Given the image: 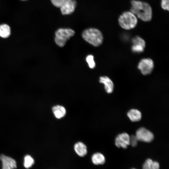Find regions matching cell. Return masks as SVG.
Wrapping results in <instances>:
<instances>
[{
    "label": "cell",
    "instance_id": "1",
    "mask_svg": "<svg viewBox=\"0 0 169 169\" xmlns=\"http://www.w3.org/2000/svg\"><path fill=\"white\" fill-rule=\"evenodd\" d=\"M82 36L86 41L95 47L100 46L103 42V37L102 33L96 28L85 29L83 32Z\"/></svg>",
    "mask_w": 169,
    "mask_h": 169
},
{
    "label": "cell",
    "instance_id": "2",
    "mask_svg": "<svg viewBox=\"0 0 169 169\" xmlns=\"http://www.w3.org/2000/svg\"><path fill=\"white\" fill-rule=\"evenodd\" d=\"M119 23L123 29L129 30L135 28L138 20L136 15L130 11L123 13L118 18Z\"/></svg>",
    "mask_w": 169,
    "mask_h": 169
},
{
    "label": "cell",
    "instance_id": "3",
    "mask_svg": "<svg viewBox=\"0 0 169 169\" xmlns=\"http://www.w3.org/2000/svg\"><path fill=\"white\" fill-rule=\"evenodd\" d=\"M74 33V31L71 28H59L55 33V42L59 47H63L67 41L73 36Z\"/></svg>",
    "mask_w": 169,
    "mask_h": 169
},
{
    "label": "cell",
    "instance_id": "4",
    "mask_svg": "<svg viewBox=\"0 0 169 169\" xmlns=\"http://www.w3.org/2000/svg\"><path fill=\"white\" fill-rule=\"evenodd\" d=\"M154 67V62L153 60L150 58L142 59L139 62L137 65V68L141 73L145 75L151 74L152 72Z\"/></svg>",
    "mask_w": 169,
    "mask_h": 169
},
{
    "label": "cell",
    "instance_id": "5",
    "mask_svg": "<svg viewBox=\"0 0 169 169\" xmlns=\"http://www.w3.org/2000/svg\"><path fill=\"white\" fill-rule=\"evenodd\" d=\"M137 17L144 22L151 21L152 17V8L148 3L143 2L142 6L136 14Z\"/></svg>",
    "mask_w": 169,
    "mask_h": 169
},
{
    "label": "cell",
    "instance_id": "6",
    "mask_svg": "<svg viewBox=\"0 0 169 169\" xmlns=\"http://www.w3.org/2000/svg\"><path fill=\"white\" fill-rule=\"evenodd\" d=\"M136 136L138 141L146 142H151L154 138L152 133L144 127L138 129L136 131Z\"/></svg>",
    "mask_w": 169,
    "mask_h": 169
},
{
    "label": "cell",
    "instance_id": "7",
    "mask_svg": "<svg viewBox=\"0 0 169 169\" xmlns=\"http://www.w3.org/2000/svg\"><path fill=\"white\" fill-rule=\"evenodd\" d=\"M132 42L131 49L133 53L139 54L144 51L146 43L144 40L141 37L136 36L132 39Z\"/></svg>",
    "mask_w": 169,
    "mask_h": 169
},
{
    "label": "cell",
    "instance_id": "8",
    "mask_svg": "<svg viewBox=\"0 0 169 169\" xmlns=\"http://www.w3.org/2000/svg\"><path fill=\"white\" fill-rule=\"evenodd\" d=\"M115 144L119 148H126L130 145V136L125 132L118 135L115 138Z\"/></svg>",
    "mask_w": 169,
    "mask_h": 169
},
{
    "label": "cell",
    "instance_id": "9",
    "mask_svg": "<svg viewBox=\"0 0 169 169\" xmlns=\"http://www.w3.org/2000/svg\"><path fill=\"white\" fill-rule=\"evenodd\" d=\"M77 3L75 0H66L60 8L61 13L67 15L73 13L76 6Z\"/></svg>",
    "mask_w": 169,
    "mask_h": 169
},
{
    "label": "cell",
    "instance_id": "10",
    "mask_svg": "<svg viewBox=\"0 0 169 169\" xmlns=\"http://www.w3.org/2000/svg\"><path fill=\"white\" fill-rule=\"evenodd\" d=\"M0 160L2 163V169H14L17 167L16 161L10 157L2 154Z\"/></svg>",
    "mask_w": 169,
    "mask_h": 169
},
{
    "label": "cell",
    "instance_id": "11",
    "mask_svg": "<svg viewBox=\"0 0 169 169\" xmlns=\"http://www.w3.org/2000/svg\"><path fill=\"white\" fill-rule=\"evenodd\" d=\"M99 82L103 84L106 92L109 94L112 93L114 89V84L112 80L107 76H101L100 77Z\"/></svg>",
    "mask_w": 169,
    "mask_h": 169
},
{
    "label": "cell",
    "instance_id": "12",
    "mask_svg": "<svg viewBox=\"0 0 169 169\" xmlns=\"http://www.w3.org/2000/svg\"><path fill=\"white\" fill-rule=\"evenodd\" d=\"M74 149L76 153L80 157H84L87 154L86 146L81 142H78L74 145Z\"/></svg>",
    "mask_w": 169,
    "mask_h": 169
},
{
    "label": "cell",
    "instance_id": "13",
    "mask_svg": "<svg viewBox=\"0 0 169 169\" xmlns=\"http://www.w3.org/2000/svg\"><path fill=\"white\" fill-rule=\"evenodd\" d=\"M52 110L55 117L58 119L64 117L66 114V110L63 106L57 105L53 106Z\"/></svg>",
    "mask_w": 169,
    "mask_h": 169
},
{
    "label": "cell",
    "instance_id": "14",
    "mask_svg": "<svg viewBox=\"0 0 169 169\" xmlns=\"http://www.w3.org/2000/svg\"><path fill=\"white\" fill-rule=\"evenodd\" d=\"M127 115L132 122H136L140 121L142 117L141 112L136 109H131L127 113Z\"/></svg>",
    "mask_w": 169,
    "mask_h": 169
},
{
    "label": "cell",
    "instance_id": "15",
    "mask_svg": "<svg viewBox=\"0 0 169 169\" xmlns=\"http://www.w3.org/2000/svg\"><path fill=\"white\" fill-rule=\"evenodd\" d=\"M92 163L95 165L103 164L105 162V158L103 154L100 152L94 154L91 157Z\"/></svg>",
    "mask_w": 169,
    "mask_h": 169
},
{
    "label": "cell",
    "instance_id": "16",
    "mask_svg": "<svg viewBox=\"0 0 169 169\" xmlns=\"http://www.w3.org/2000/svg\"><path fill=\"white\" fill-rule=\"evenodd\" d=\"M11 33L10 27L8 24L3 23L0 25V37L3 38H8Z\"/></svg>",
    "mask_w": 169,
    "mask_h": 169
},
{
    "label": "cell",
    "instance_id": "17",
    "mask_svg": "<svg viewBox=\"0 0 169 169\" xmlns=\"http://www.w3.org/2000/svg\"><path fill=\"white\" fill-rule=\"evenodd\" d=\"M34 159L29 155H26L24 157V166L26 168H29L33 165Z\"/></svg>",
    "mask_w": 169,
    "mask_h": 169
},
{
    "label": "cell",
    "instance_id": "18",
    "mask_svg": "<svg viewBox=\"0 0 169 169\" xmlns=\"http://www.w3.org/2000/svg\"><path fill=\"white\" fill-rule=\"evenodd\" d=\"M86 60L90 68L93 69L95 67L96 64L94 60V57L92 55H88L86 58Z\"/></svg>",
    "mask_w": 169,
    "mask_h": 169
},
{
    "label": "cell",
    "instance_id": "19",
    "mask_svg": "<svg viewBox=\"0 0 169 169\" xmlns=\"http://www.w3.org/2000/svg\"><path fill=\"white\" fill-rule=\"evenodd\" d=\"M153 162L151 159H146L142 165V169H150Z\"/></svg>",
    "mask_w": 169,
    "mask_h": 169
},
{
    "label": "cell",
    "instance_id": "20",
    "mask_svg": "<svg viewBox=\"0 0 169 169\" xmlns=\"http://www.w3.org/2000/svg\"><path fill=\"white\" fill-rule=\"evenodd\" d=\"M52 4L55 7L60 8L66 0H50Z\"/></svg>",
    "mask_w": 169,
    "mask_h": 169
},
{
    "label": "cell",
    "instance_id": "21",
    "mask_svg": "<svg viewBox=\"0 0 169 169\" xmlns=\"http://www.w3.org/2000/svg\"><path fill=\"white\" fill-rule=\"evenodd\" d=\"M169 0H161V6L162 8L169 11Z\"/></svg>",
    "mask_w": 169,
    "mask_h": 169
},
{
    "label": "cell",
    "instance_id": "22",
    "mask_svg": "<svg viewBox=\"0 0 169 169\" xmlns=\"http://www.w3.org/2000/svg\"><path fill=\"white\" fill-rule=\"evenodd\" d=\"M138 141L136 135H132L130 136V144H131L132 146L133 147L136 146Z\"/></svg>",
    "mask_w": 169,
    "mask_h": 169
},
{
    "label": "cell",
    "instance_id": "23",
    "mask_svg": "<svg viewBox=\"0 0 169 169\" xmlns=\"http://www.w3.org/2000/svg\"><path fill=\"white\" fill-rule=\"evenodd\" d=\"M159 163L156 161H153L150 169H159Z\"/></svg>",
    "mask_w": 169,
    "mask_h": 169
},
{
    "label": "cell",
    "instance_id": "24",
    "mask_svg": "<svg viewBox=\"0 0 169 169\" xmlns=\"http://www.w3.org/2000/svg\"><path fill=\"white\" fill-rule=\"evenodd\" d=\"M21 0L22 1H27L28 0Z\"/></svg>",
    "mask_w": 169,
    "mask_h": 169
},
{
    "label": "cell",
    "instance_id": "25",
    "mask_svg": "<svg viewBox=\"0 0 169 169\" xmlns=\"http://www.w3.org/2000/svg\"><path fill=\"white\" fill-rule=\"evenodd\" d=\"M135 169V168H132V169Z\"/></svg>",
    "mask_w": 169,
    "mask_h": 169
}]
</instances>
